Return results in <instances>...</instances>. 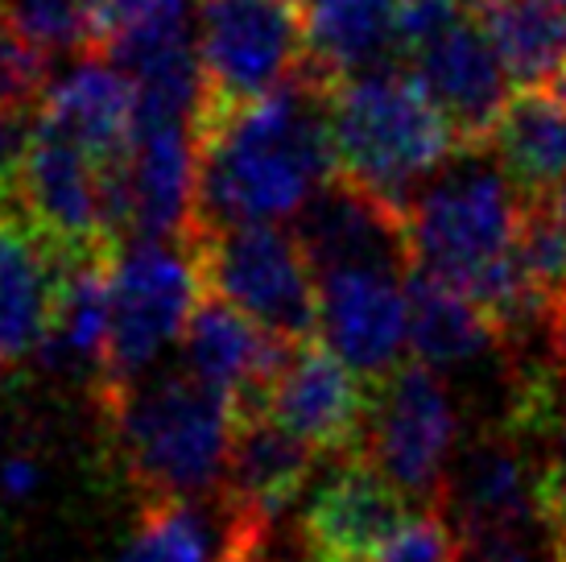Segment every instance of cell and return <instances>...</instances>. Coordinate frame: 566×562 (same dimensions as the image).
<instances>
[{
	"mask_svg": "<svg viewBox=\"0 0 566 562\" xmlns=\"http://www.w3.org/2000/svg\"><path fill=\"white\" fill-rule=\"evenodd\" d=\"M327 125L339 174L406 207L455 154L459 133L413 71L368 66L327 87Z\"/></svg>",
	"mask_w": 566,
	"mask_h": 562,
	"instance_id": "4",
	"label": "cell"
},
{
	"mask_svg": "<svg viewBox=\"0 0 566 562\" xmlns=\"http://www.w3.org/2000/svg\"><path fill=\"white\" fill-rule=\"evenodd\" d=\"M290 347L294 344L277 340L273 331H265L228 298L207 294V290L182 331L187 373H195L211 389H220L223 397H232L237 409H261Z\"/></svg>",
	"mask_w": 566,
	"mask_h": 562,
	"instance_id": "17",
	"label": "cell"
},
{
	"mask_svg": "<svg viewBox=\"0 0 566 562\" xmlns=\"http://www.w3.org/2000/svg\"><path fill=\"white\" fill-rule=\"evenodd\" d=\"M95 426L116 476L142 504L203 500L223 488L237 406L195 373L95 385Z\"/></svg>",
	"mask_w": 566,
	"mask_h": 562,
	"instance_id": "2",
	"label": "cell"
},
{
	"mask_svg": "<svg viewBox=\"0 0 566 562\" xmlns=\"http://www.w3.org/2000/svg\"><path fill=\"white\" fill-rule=\"evenodd\" d=\"M409 352L434 373H468L484 360H504V344L484 306L459 285L409 266Z\"/></svg>",
	"mask_w": 566,
	"mask_h": 562,
	"instance_id": "20",
	"label": "cell"
},
{
	"mask_svg": "<svg viewBox=\"0 0 566 562\" xmlns=\"http://www.w3.org/2000/svg\"><path fill=\"white\" fill-rule=\"evenodd\" d=\"M42 485V468H38V459L33 455H9L4 464H0V492L4 500H30Z\"/></svg>",
	"mask_w": 566,
	"mask_h": 562,
	"instance_id": "32",
	"label": "cell"
},
{
	"mask_svg": "<svg viewBox=\"0 0 566 562\" xmlns=\"http://www.w3.org/2000/svg\"><path fill=\"white\" fill-rule=\"evenodd\" d=\"M406 266H339L318 278V335L339 360L377 385L406 364Z\"/></svg>",
	"mask_w": 566,
	"mask_h": 562,
	"instance_id": "12",
	"label": "cell"
},
{
	"mask_svg": "<svg viewBox=\"0 0 566 562\" xmlns=\"http://www.w3.org/2000/svg\"><path fill=\"white\" fill-rule=\"evenodd\" d=\"M203 108H237L282 92L306 66L302 0H195Z\"/></svg>",
	"mask_w": 566,
	"mask_h": 562,
	"instance_id": "8",
	"label": "cell"
},
{
	"mask_svg": "<svg viewBox=\"0 0 566 562\" xmlns=\"http://www.w3.org/2000/svg\"><path fill=\"white\" fill-rule=\"evenodd\" d=\"M298 240L315 273L339 266H413L406 207L380 199L377 190L352 183L339 170L302 207Z\"/></svg>",
	"mask_w": 566,
	"mask_h": 562,
	"instance_id": "16",
	"label": "cell"
},
{
	"mask_svg": "<svg viewBox=\"0 0 566 562\" xmlns=\"http://www.w3.org/2000/svg\"><path fill=\"white\" fill-rule=\"evenodd\" d=\"M480 21L513 87H551L566 75V0H492Z\"/></svg>",
	"mask_w": 566,
	"mask_h": 562,
	"instance_id": "24",
	"label": "cell"
},
{
	"mask_svg": "<svg viewBox=\"0 0 566 562\" xmlns=\"http://www.w3.org/2000/svg\"><path fill=\"white\" fill-rule=\"evenodd\" d=\"M50 92V59L0 25V104L38 112Z\"/></svg>",
	"mask_w": 566,
	"mask_h": 562,
	"instance_id": "28",
	"label": "cell"
},
{
	"mask_svg": "<svg viewBox=\"0 0 566 562\" xmlns=\"http://www.w3.org/2000/svg\"><path fill=\"white\" fill-rule=\"evenodd\" d=\"M315 459V447L290 435L265 409H237V435L220 488L223 513H256L277 521L302 497Z\"/></svg>",
	"mask_w": 566,
	"mask_h": 562,
	"instance_id": "18",
	"label": "cell"
},
{
	"mask_svg": "<svg viewBox=\"0 0 566 562\" xmlns=\"http://www.w3.org/2000/svg\"><path fill=\"white\" fill-rule=\"evenodd\" d=\"M203 278L182 240H128L112 261L108 356L95 385H125L154 368L166 347L182 344Z\"/></svg>",
	"mask_w": 566,
	"mask_h": 562,
	"instance_id": "9",
	"label": "cell"
},
{
	"mask_svg": "<svg viewBox=\"0 0 566 562\" xmlns=\"http://www.w3.org/2000/svg\"><path fill=\"white\" fill-rule=\"evenodd\" d=\"M373 562H463V550L447 517L439 509H426L409 517Z\"/></svg>",
	"mask_w": 566,
	"mask_h": 562,
	"instance_id": "29",
	"label": "cell"
},
{
	"mask_svg": "<svg viewBox=\"0 0 566 562\" xmlns=\"http://www.w3.org/2000/svg\"><path fill=\"white\" fill-rule=\"evenodd\" d=\"M38 121L83 145L104 166H116L137 137V83L125 66L87 54L50 83Z\"/></svg>",
	"mask_w": 566,
	"mask_h": 562,
	"instance_id": "19",
	"label": "cell"
},
{
	"mask_svg": "<svg viewBox=\"0 0 566 562\" xmlns=\"http://www.w3.org/2000/svg\"><path fill=\"white\" fill-rule=\"evenodd\" d=\"M459 4H463V9H472V13H484L492 0H459Z\"/></svg>",
	"mask_w": 566,
	"mask_h": 562,
	"instance_id": "34",
	"label": "cell"
},
{
	"mask_svg": "<svg viewBox=\"0 0 566 562\" xmlns=\"http://www.w3.org/2000/svg\"><path fill=\"white\" fill-rule=\"evenodd\" d=\"M273 525L277 521L256 513H223V542L216 562H285Z\"/></svg>",
	"mask_w": 566,
	"mask_h": 562,
	"instance_id": "30",
	"label": "cell"
},
{
	"mask_svg": "<svg viewBox=\"0 0 566 562\" xmlns=\"http://www.w3.org/2000/svg\"><path fill=\"white\" fill-rule=\"evenodd\" d=\"M459 438L463 435L451 389L430 364L406 360L401 368L373 385L360 455L377 471H385L409 500L426 509L439 504Z\"/></svg>",
	"mask_w": 566,
	"mask_h": 562,
	"instance_id": "10",
	"label": "cell"
},
{
	"mask_svg": "<svg viewBox=\"0 0 566 562\" xmlns=\"http://www.w3.org/2000/svg\"><path fill=\"white\" fill-rule=\"evenodd\" d=\"M492 149L525 199L566 204V95L517 87L492 128Z\"/></svg>",
	"mask_w": 566,
	"mask_h": 562,
	"instance_id": "22",
	"label": "cell"
},
{
	"mask_svg": "<svg viewBox=\"0 0 566 562\" xmlns=\"http://www.w3.org/2000/svg\"><path fill=\"white\" fill-rule=\"evenodd\" d=\"M558 87H563V95H566V75H563V79H558Z\"/></svg>",
	"mask_w": 566,
	"mask_h": 562,
	"instance_id": "35",
	"label": "cell"
},
{
	"mask_svg": "<svg viewBox=\"0 0 566 562\" xmlns=\"http://www.w3.org/2000/svg\"><path fill=\"white\" fill-rule=\"evenodd\" d=\"M17 207L63 249V257L120 249L112 223L108 166L42 121L33 128L30 154L17 178Z\"/></svg>",
	"mask_w": 566,
	"mask_h": 562,
	"instance_id": "11",
	"label": "cell"
},
{
	"mask_svg": "<svg viewBox=\"0 0 566 562\" xmlns=\"http://www.w3.org/2000/svg\"><path fill=\"white\" fill-rule=\"evenodd\" d=\"M195 140L199 195L190 228L298 219L302 207L339 170L327 125V87L306 71L252 104H199Z\"/></svg>",
	"mask_w": 566,
	"mask_h": 562,
	"instance_id": "1",
	"label": "cell"
},
{
	"mask_svg": "<svg viewBox=\"0 0 566 562\" xmlns=\"http://www.w3.org/2000/svg\"><path fill=\"white\" fill-rule=\"evenodd\" d=\"M95 9L104 21V38H108L104 54L145 42V38L190 30V0H95Z\"/></svg>",
	"mask_w": 566,
	"mask_h": 562,
	"instance_id": "27",
	"label": "cell"
},
{
	"mask_svg": "<svg viewBox=\"0 0 566 562\" xmlns=\"http://www.w3.org/2000/svg\"><path fill=\"white\" fill-rule=\"evenodd\" d=\"M306 9V75L323 87L335 79L385 66L401 50L406 0H302Z\"/></svg>",
	"mask_w": 566,
	"mask_h": 562,
	"instance_id": "21",
	"label": "cell"
},
{
	"mask_svg": "<svg viewBox=\"0 0 566 562\" xmlns=\"http://www.w3.org/2000/svg\"><path fill=\"white\" fill-rule=\"evenodd\" d=\"M33 128H38V112L0 104V199H17V178L30 154Z\"/></svg>",
	"mask_w": 566,
	"mask_h": 562,
	"instance_id": "31",
	"label": "cell"
},
{
	"mask_svg": "<svg viewBox=\"0 0 566 562\" xmlns=\"http://www.w3.org/2000/svg\"><path fill=\"white\" fill-rule=\"evenodd\" d=\"M63 269V249L33 228L17 199H0V368L42 356Z\"/></svg>",
	"mask_w": 566,
	"mask_h": 562,
	"instance_id": "15",
	"label": "cell"
},
{
	"mask_svg": "<svg viewBox=\"0 0 566 562\" xmlns=\"http://www.w3.org/2000/svg\"><path fill=\"white\" fill-rule=\"evenodd\" d=\"M120 249L75 252L66 257L54 323H50L42 356L66 373H104L108 356V311H112V261Z\"/></svg>",
	"mask_w": 566,
	"mask_h": 562,
	"instance_id": "23",
	"label": "cell"
},
{
	"mask_svg": "<svg viewBox=\"0 0 566 562\" xmlns=\"http://www.w3.org/2000/svg\"><path fill=\"white\" fill-rule=\"evenodd\" d=\"M368 406H373V385H364V376L347 360L315 340L290 347L282 373L273 376L261 402V409L282 422L290 435L335 459L360 455Z\"/></svg>",
	"mask_w": 566,
	"mask_h": 562,
	"instance_id": "13",
	"label": "cell"
},
{
	"mask_svg": "<svg viewBox=\"0 0 566 562\" xmlns=\"http://www.w3.org/2000/svg\"><path fill=\"white\" fill-rule=\"evenodd\" d=\"M542 447L504 418L459 438L434 504L455 530L459 550L517 547L525 538H542Z\"/></svg>",
	"mask_w": 566,
	"mask_h": 562,
	"instance_id": "6",
	"label": "cell"
},
{
	"mask_svg": "<svg viewBox=\"0 0 566 562\" xmlns=\"http://www.w3.org/2000/svg\"><path fill=\"white\" fill-rule=\"evenodd\" d=\"M182 244L195 257L207 294L228 298L285 344H306L318 331V278L298 232L277 223L190 228Z\"/></svg>",
	"mask_w": 566,
	"mask_h": 562,
	"instance_id": "5",
	"label": "cell"
},
{
	"mask_svg": "<svg viewBox=\"0 0 566 562\" xmlns=\"http://www.w3.org/2000/svg\"><path fill=\"white\" fill-rule=\"evenodd\" d=\"M397 54L413 63V75L447 112L463 145L492 140L504 104L513 100V75L480 13L459 0H406Z\"/></svg>",
	"mask_w": 566,
	"mask_h": 562,
	"instance_id": "7",
	"label": "cell"
},
{
	"mask_svg": "<svg viewBox=\"0 0 566 562\" xmlns=\"http://www.w3.org/2000/svg\"><path fill=\"white\" fill-rule=\"evenodd\" d=\"M0 25L42 50L50 63L108 50L95 0H0Z\"/></svg>",
	"mask_w": 566,
	"mask_h": 562,
	"instance_id": "25",
	"label": "cell"
},
{
	"mask_svg": "<svg viewBox=\"0 0 566 562\" xmlns=\"http://www.w3.org/2000/svg\"><path fill=\"white\" fill-rule=\"evenodd\" d=\"M413 517V500L364 455H344L298 521L302 562H373Z\"/></svg>",
	"mask_w": 566,
	"mask_h": 562,
	"instance_id": "14",
	"label": "cell"
},
{
	"mask_svg": "<svg viewBox=\"0 0 566 562\" xmlns=\"http://www.w3.org/2000/svg\"><path fill=\"white\" fill-rule=\"evenodd\" d=\"M116 562H207V525L195 500L142 504L137 533Z\"/></svg>",
	"mask_w": 566,
	"mask_h": 562,
	"instance_id": "26",
	"label": "cell"
},
{
	"mask_svg": "<svg viewBox=\"0 0 566 562\" xmlns=\"http://www.w3.org/2000/svg\"><path fill=\"white\" fill-rule=\"evenodd\" d=\"M521 204L525 199L492 140L459 145L447 166L406 204L409 261L472 294L496 323L517 290L513 240Z\"/></svg>",
	"mask_w": 566,
	"mask_h": 562,
	"instance_id": "3",
	"label": "cell"
},
{
	"mask_svg": "<svg viewBox=\"0 0 566 562\" xmlns=\"http://www.w3.org/2000/svg\"><path fill=\"white\" fill-rule=\"evenodd\" d=\"M463 562H542L534 550L517 542V547H492V550H463ZM551 562V554H546Z\"/></svg>",
	"mask_w": 566,
	"mask_h": 562,
	"instance_id": "33",
	"label": "cell"
}]
</instances>
